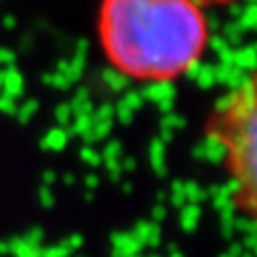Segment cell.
<instances>
[{
    "mask_svg": "<svg viewBox=\"0 0 257 257\" xmlns=\"http://www.w3.org/2000/svg\"><path fill=\"white\" fill-rule=\"evenodd\" d=\"M203 130L221 154L231 205L257 231V67L211 105Z\"/></svg>",
    "mask_w": 257,
    "mask_h": 257,
    "instance_id": "obj_2",
    "label": "cell"
},
{
    "mask_svg": "<svg viewBox=\"0 0 257 257\" xmlns=\"http://www.w3.org/2000/svg\"><path fill=\"white\" fill-rule=\"evenodd\" d=\"M195 5H199L201 9H225V7H233L239 0H192Z\"/></svg>",
    "mask_w": 257,
    "mask_h": 257,
    "instance_id": "obj_3",
    "label": "cell"
},
{
    "mask_svg": "<svg viewBox=\"0 0 257 257\" xmlns=\"http://www.w3.org/2000/svg\"><path fill=\"white\" fill-rule=\"evenodd\" d=\"M97 39L103 57L123 77L172 83L205 59L211 25L192 0H101Z\"/></svg>",
    "mask_w": 257,
    "mask_h": 257,
    "instance_id": "obj_1",
    "label": "cell"
}]
</instances>
